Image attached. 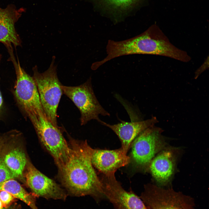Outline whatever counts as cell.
<instances>
[{
  "instance_id": "6da1fadb",
  "label": "cell",
  "mask_w": 209,
  "mask_h": 209,
  "mask_svg": "<svg viewBox=\"0 0 209 209\" xmlns=\"http://www.w3.org/2000/svg\"><path fill=\"white\" fill-rule=\"evenodd\" d=\"M68 161L58 168L57 177L68 192L77 196L90 195L97 202L105 199L101 181L91 162L92 148L86 140L69 137Z\"/></svg>"
},
{
  "instance_id": "7a4b0ae2",
  "label": "cell",
  "mask_w": 209,
  "mask_h": 209,
  "mask_svg": "<svg viewBox=\"0 0 209 209\" xmlns=\"http://www.w3.org/2000/svg\"><path fill=\"white\" fill-rule=\"evenodd\" d=\"M107 50L111 59L124 55L142 54L164 56L183 62L191 60L186 51L172 44L156 24L130 39L119 41L110 40Z\"/></svg>"
},
{
  "instance_id": "3957f363",
  "label": "cell",
  "mask_w": 209,
  "mask_h": 209,
  "mask_svg": "<svg viewBox=\"0 0 209 209\" xmlns=\"http://www.w3.org/2000/svg\"><path fill=\"white\" fill-rule=\"evenodd\" d=\"M53 58L48 68L39 73L37 67L33 68V78L36 84L42 106L48 120L55 127H60L57 120V110L63 92L57 75Z\"/></svg>"
},
{
  "instance_id": "277c9868",
  "label": "cell",
  "mask_w": 209,
  "mask_h": 209,
  "mask_svg": "<svg viewBox=\"0 0 209 209\" xmlns=\"http://www.w3.org/2000/svg\"><path fill=\"white\" fill-rule=\"evenodd\" d=\"M31 121L42 146L52 157L58 168L63 166L69 160L71 148L62 128L55 127L43 115H38Z\"/></svg>"
},
{
  "instance_id": "5b68a950",
  "label": "cell",
  "mask_w": 209,
  "mask_h": 209,
  "mask_svg": "<svg viewBox=\"0 0 209 209\" xmlns=\"http://www.w3.org/2000/svg\"><path fill=\"white\" fill-rule=\"evenodd\" d=\"M163 131L161 128L154 125L142 132L133 141L130 161L137 168L148 171L153 158L167 145Z\"/></svg>"
},
{
  "instance_id": "8992f818",
  "label": "cell",
  "mask_w": 209,
  "mask_h": 209,
  "mask_svg": "<svg viewBox=\"0 0 209 209\" xmlns=\"http://www.w3.org/2000/svg\"><path fill=\"white\" fill-rule=\"evenodd\" d=\"M10 56L16 73L17 79L14 91L18 104L30 120L40 114L45 115L33 77L27 74L21 67L18 60L17 62L13 54Z\"/></svg>"
},
{
  "instance_id": "52a82bcc",
  "label": "cell",
  "mask_w": 209,
  "mask_h": 209,
  "mask_svg": "<svg viewBox=\"0 0 209 209\" xmlns=\"http://www.w3.org/2000/svg\"><path fill=\"white\" fill-rule=\"evenodd\" d=\"M63 93L69 98L79 110L81 125L91 120H100L99 116H109V113L101 106L93 92L90 78L84 83L77 86L62 85Z\"/></svg>"
},
{
  "instance_id": "ba28073f",
  "label": "cell",
  "mask_w": 209,
  "mask_h": 209,
  "mask_svg": "<svg viewBox=\"0 0 209 209\" xmlns=\"http://www.w3.org/2000/svg\"><path fill=\"white\" fill-rule=\"evenodd\" d=\"M140 197L148 209H188L195 204L192 197L172 187L165 188L151 184L145 185Z\"/></svg>"
},
{
  "instance_id": "9c48e42d",
  "label": "cell",
  "mask_w": 209,
  "mask_h": 209,
  "mask_svg": "<svg viewBox=\"0 0 209 209\" xmlns=\"http://www.w3.org/2000/svg\"><path fill=\"white\" fill-rule=\"evenodd\" d=\"M180 151L179 148L167 145L153 158L148 171L155 185L163 188L170 187Z\"/></svg>"
},
{
  "instance_id": "30bf717a",
  "label": "cell",
  "mask_w": 209,
  "mask_h": 209,
  "mask_svg": "<svg viewBox=\"0 0 209 209\" xmlns=\"http://www.w3.org/2000/svg\"><path fill=\"white\" fill-rule=\"evenodd\" d=\"M100 180L105 199L113 204L115 209H148L140 197L132 190H125L115 177L103 175Z\"/></svg>"
},
{
  "instance_id": "8fae6325",
  "label": "cell",
  "mask_w": 209,
  "mask_h": 209,
  "mask_svg": "<svg viewBox=\"0 0 209 209\" xmlns=\"http://www.w3.org/2000/svg\"><path fill=\"white\" fill-rule=\"evenodd\" d=\"M27 165L26 183L35 196L46 199H66V193L59 184L41 172L30 162Z\"/></svg>"
},
{
  "instance_id": "7c38bea8",
  "label": "cell",
  "mask_w": 209,
  "mask_h": 209,
  "mask_svg": "<svg viewBox=\"0 0 209 209\" xmlns=\"http://www.w3.org/2000/svg\"><path fill=\"white\" fill-rule=\"evenodd\" d=\"M91 161L93 166L107 177L115 176L118 169L130 162L121 147L113 150L92 148Z\"/></svg>"
},
{
  "instance_id": "4fadbf2b",
  "label": "cell",
  "mask_w": 209,
  "mask_h": 209,
  "mask_svg": "<svg viewBox=\"0 0 209 209\" xmlns=\"http://www.w3.org/2000/svg\"><path fill=\"white\" fill-rule=\"evenodd\" d=\"M155 117L152 116L144 120L122 121L114 125H110L100 120L99 122L111 129L117 135L121 143V148L127 154L132 143L140 133L148 127L158 122Z\"/></svg>"
},
{
  "instance_id": "5bb4252c",
  "label": "cell",
  "mask_w": 209,
  "mask_h": 209,
  "mask_svg": "<svg viewBox=\"0 0 209 209\" xmlns=\"http://www.w3.org/2000/svg\"><path fill=\"white\" fill-rule=\"evenodd\" d=\"M23 10L21 9H17L12 5L8 6L5 9L0 8V42L6 47L12 44L16 47L21 44L15 24Z\"/></svg>"
},
{
  "instance_id": "9a60e30c",
  "label": "cell",
  "mask_w": 209,
  "mask_h": 209,
  "mask_svg": "<svg viewBox=\"0 0 209 209\" xmlns=\"http://www.w3.org/2000/svg\"><path fill=\"white\" fill-rule=\"evenodd\" d=\"M1 158L15 178L22 177L28 162L25 154L21 149L18 147L12 148Z\"/></svg>"
},
{
  "instance_id": "2e32d148",
  "label": "cell",
  "mask_w": 209,
  "mask_h": 209,
  "mask_svg": "<svg viewBox=\"0 0 209 209\" xmlns=\"http://www.w3.org/2000/svg\"><path fill=\"white\" fill-rule=\"evenodd\" d=\"M0 190L6 191L26 203L32 209H38L34 196L28 192L16 181L11 179L0 183Z\"/></svg>"
},
{
  "instance_id": "e0dca14e",
  "label": "cell",
  "mask_w": 209,
  "mask_h": 209,
  "mask_svg": "<svg viewBox=\"0 0 209 209\" xmlns=\"http://www.w3.org/2000/svg\"><path fill=\"white\" fill-rule=\"evenodd\" d=\"M107 6L114 9L125 10L130 8L139 0H102Z\"/></svg>"
},
{
  "instance_id": "ac0fdd59",
  "label": "cell",
  "mask_w": 209,
  "mask_h": 209,
  "mask_svg": "<svg viewBox=\"0 0 209 209\" xmlns=\"http://www.w3.org/2000/svg\"><path fill=\"white\" fill-rule=\"evenodd\" d=\"M15 177L11 172L1 160L0 159V183Z\"/></svg>"
},
{
  "instance_id": "d6986e66",
  "label": "cell",
  "mask_w": 209,
  "mask_h": 209,
  "mask_svg": "<svg viewBox=\"0 0 209 209\" xmlns=\"http://www.w3.org/2000/svg\"><path fill=\"white\" fill-rule=\"evenodd\" d=\"M15 198L10 193L2 190H0V200L4 206L8 207L12 204Z\"/></svg>"
},
{
  "instance_id": "ffe728a7",
  "label": "cell",
  "mask_w": 209,
  "mask_h": 209,
  "mask_svg": "<svg viewBox=\"0 0 209 209\" xmlns=\"http://www.w3.org/2000/svg\"><path fill=\"white\" fill-rule=\"evenodd\" d=\"M207 61H206L199 68L196 72L195 75V78L196 79L206 69V67Z\"/></svg>"
},
{
  "instance_id": "44dd1931",
  "label": "cell",
  "mask_w": 209,
  "mask_h": 209,
  "mask_svg": "<svg viewBox=\"0 0 209 209\" xmlns=\"http://www.w3.org/2000/svg\"><path fill=\"white\" fill-rule=\"evenodd\" d=\"M2 209H20L19 205L16 203L12 204L7 207H4Z\"/></svg>"
},
{
  "instance_id": "7402d4cb",
  "label": "cell",
  "mask_w": 209,
  "mask_h": 209,
  "mask_svg": "<svg viewBox=\"0 0 209 209\" xmlns=\"http://www.w3.org/2000/svg\"><path fill=\"white\" fill-rule=\"evenodd\" d=\"M3 99L1 95V94L0 91V111L2 109L3 106Z\"/></svg>"
},
{
  "instance_id": "603a6c76",
  "label": "cell",
  "mask_w": 209,
  "mask_h": 209,
  "mask_svg": "<svg viewBox=\"0 0 209 209\" xmlns=\"http://www.w3.org/2000/svg\"><path fill=\"white\" fill-rule=\"evenodd\" d=\"M4 207H5L4 206L0 200V209H2Z\"/></svg>"
},
{
  "instance_id": "cb8c5ba5",
  "label": "cell",
  "mask_w": 209,
  "mask_h": 209,
  "mask_svg": "<svg viewBox=\"0 0 209 209\" xmlns=\"http://www.w3.org/2000/svg\"><path fill=\"white\" fill-rule=\"evenodd\" d=\"M195 205H194L192 206H191L190 207H189L188 209H195Z\"/></svg>"
},
{
  "instance_id": "d4e9b609",
  "label": "cell",
  "mask_w": 209,
  "mask_h": 209,
  "mask_svg": "<svg viewBox=\"0 0 209 209\" xmlns=\"http://www.w3.org/2000/svg\"><path fill=\"white\" fill-rule=\"evenodd\" d=\"M0 158H1V157H0Z\"/></svg>"
},
{
  "instance_id": "484cf974",
  "label": "cell",
  "mask_w": 209,
  "mask_h": 209,
  "mask_svg": "<svg viewBox=\"0 0 209 209\" xmlns=\"http://www.w3.org/2000/svg\"></svg>"
},
{
  "instance_id": "4316f807",
  "label": "cell",
  "mask_w": 209,
  "mask_h": 209,
  "mask_svg": "<svg viewBox=\"0 0 209 209\" xmlns=\"http://www.w3.org/2000/svg\"></svg>"
}]
</instances>
